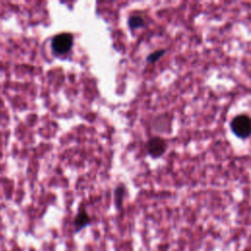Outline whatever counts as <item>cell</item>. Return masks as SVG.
I'll list each match as a JSON object with an SVG mask.
<instances>
[{"mask_svg":"<svg viewBox=\"0 0 251 251\" xmlns=\"http://www.w3.org/2000/svg\"><path fill=\"white\" fill-rule=\"evenodd\" d=\"M229 128L234 136L239 139H247L251 136V116L246 113L235 115L230 123Z\"/></svg>","mask_w":251,"mask_h":251,"instance_id":"obj_1","label":"cell"},{"mask_svg":"<svg viewBox=\"0 0 251 251\" xmlns=\"http://www.w3.org/2000/svg\"><path fill=\"white\" fill-rule=\"evenodd\" d=\"M74 45V36L70 32H61L56 34L51 41L52 52L56 56L68 54Z\"/></svg>","mask_w":251,"mask_h":251,"instance_id":"obj_2","label":"cell"},{"mask_svg":"<svg viewBox=\"0 0 251 251\" xmlns=\"http://www.w3.org/2000/svg\"><path fill=\"white\" fill-rule=\"evenodd\" d=\"M168 149V141L161 136H153L146 142V151L154 159L162 157Z\"/></svg>","mask_w":251,"mask_h":251,"instance_id":"obj_3","label":"cell"},{"mask_svg":"<svg viewBox=\"0 0 251 251\" xmlns=\"http://www.w3.org/2000/svg\"><path fill=\"white\" fill-rule=\"evenodd\" d=\"M91 224V218L89 216V214L87 213L86 209L84 206H81L78 209L77 214L75 217L74 220V226H75V231L77 232L79 230H81L82 228L86 227L87 226H89Z\"/></svg>","mask_w":251,"mask_h":251,"instance_id":"obj_4","label":"cell"},{"mask_svg":"<svg viewBox=\"0 0 251 251\" xmlns=\"http://www.w3.org/2000/svg\"><path fill=\"white\" fill-rule=\"evenodd\" d=\"M125 196H126V186L123 183H121L115 188V191H114V201L117 209H121V207L123 206Z\"/></svg>","mask_w":251,"mask_h":251,"instance_id":"obj_5","label":"cell"},{"mask_svg":"<svg viewBox=\"0 0 251 251\" xmlns=\"http://www.w3.org/2000/svg\"><path fill=\"white\" fill-rule=\"evenodd\" d=\"M127 25L131 30H135L145 25V20L140 15H131L127 19Z\"/></svg>","mask_w":251,"mask_h":251,"instance_id":"obj_6","label":"cell"},{"mask_svg":"<svg viewBox=\"0 0 251 251\" xmlns=\"http://www.w3.org/2000/svg\"><path fill=\"white\" fill-rule=\"evenodd\" d=\"M166 53V49H157L153 52H151L147 58H146V61L147 63H150V64H153V63H156L157 61H159Z\"/></svg>","mask_w":251,"mask_h":251,"instance_id":"obj_7","label":"cell"}]
</instances>
